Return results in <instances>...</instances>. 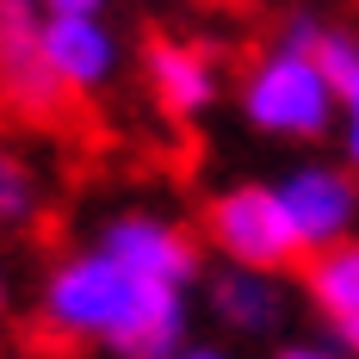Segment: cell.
<instances>
[{
  "label": "cell",
  "mask_w": 359,
  "mask_h": 359,
  "mask_svg": "<svg viewBox=\"0 0 359 359\" xmlns=\"http://www.w3.org/2000/svg\"><path fill=\"white\" fill-rule=\"evenodd\" d=\"M43 211V180L19 149L0 143V229H25Z\"/></svg>",
  "instance_id": "cell-12"
},
{
  "label": "cell",
  "mask_w": 359,
  "mask_h": 359,
  "mask_svg": "<svg viewBox=\"0 0 359 359\" xmlns=\"http://www.w3.org/2000/svg\"><path fill=\"white\" fill-rule=\"evenodd\" d=\"M0 323H6V273H0Z\"/></svg>",
  "instance_id": "cell-16"
},
{
  "label": "cell",
  "mask_w": 359,
  "mask_h": 359,
  "mask_svg": "<svg viewBox=\"0 0 359 359\" xmlns=\"http://www.w3.org/2000/svg\"><path fill=\"white\" fill-rule=\"evenodd\" d=\"M273 198L285 211V229L304 260L353 242L359 229V174H347L341 161H297L273 180Z\"/></svg>",
  "instance_id": "cell-4"
},
{
  "label": "cell",
  "mask_w": 359,
  "mask_h": 359,
  "mask_svg": "<svg viewBox=\"0 0 359 359\" xmlns=\"http://www.w3.org/2000/svg\"><path fill=\"white\" fill-rule=\"evenodd\" d=\"M37 323L56 341L74 347H106L118 359H174L186 347L192 323V291L143 279L130 266H118L106 248H74L62 254L43 291H37Z\"/></svg>",
  "instance_id": "cell-1"
},
{
  "label": "cell",
  "mask_w": 359,
  "mask_h": 359,
  "mask_svg": "<svg viewBox=\"0 0 359 359\" xmlns=\"http://www.w3.org/2000/svg\"><path fill=\"white\" fill-rule=\"evenodd\" d=\"M37 50H43L50 81L62 87V100L106 93L111 81H118V69H124V37L111 32V19H50L43 13Z\"/></svg>",
  "instance_id": "cell-6"
},
{
  "label": "cell",
  "mask_w": 359,
  "mask_h": 359,
  "mask_svg": "<svg viewBox=\"0 0 359 359\" xmlns=\"http://www.w3.org/2000/svg\"><path fill=\"white\" fill-rule=\"evenodd\" d=\"M174 359H229V353H223V347H205V341H186Z\"/></svg>",
  "instance_id": "cell-15"
},
{
  "label": "cell",
  "mask_w": 359,
  "mask_h": 359,
  "mask_svg": "<svg viewBox=\"0 0 359 359\" xmlns=\"http://www.w3.org/2000/svg\"><path fill=\"white\" fill-rule=\"evenodd\" d=\"M211 316L236 334H273L285 323V285L279 273H248V266H217L211 273Z\"/></svg>",
  "instance_id": "cell-10"
},
{
  "label": "cell",
  "mask_w": 359,
  "mask_h": 359,
  "mask_svg": "<svg viewBox=\"0 0 359 359\" xmlns=\"http://www.w3.org/2000/svg\"><path fill=\"white\" fill-rule=\"evenodd\" d=\"M37 32H43L37 0H0V106H13L19 118H56L69 100L43 69Z\"/></svg>",
  "instance_id": "cell-7"
},
{
  "label": "cell",
  "mask_w": 359,
  "mask_h": 359,
  "mask_svg": "<svg viewBox=\"0 0 359 359\" xmlns=\"http://www.w3.org/2000/svg\"><path fill=\"white\" fill-rule=\"evenodd\" d=\"M50 19H106V6L111 0H37Z\"/></svg>",
  "instance_id": "cell-13"
},
{
  "label": "cell",
  "mask_w": 359,
  "mask_h": 359,
  "mask_svg": "<svg viewBox=\"0 0 359 359\" xmlns=\"http://www.w3.org/2000/svg\"><path fill=\"white\" fill-rule=\"evenodd\" d=\"M273 359H347L341 347H323V341H291V347H279Z\"/></svg>",
  "instance_id": "cell-14"
},
{
  "label": "cell",
  "mask_w": 359,
  "mask_h": 359,
  "mask_svg": "<svg viewBox=\"0 0 359 359\" xmlns=\"http://www.w3.org/2000/svg\"><path fill=\"white\" fill-rule=\"evenodd\" d=\"M205 242L217 248L223 266H248V273H285L291 260H304L285 229V211L273 198V180H236L205 205Z\"/></svg>",
  "instance_id": "cell-3"
},
{
  "label": "cell",
  "mask_w": 359,
  "mask_h": 359,
  "mask_svg": "<svg viewBox=\"0 0 359 359\" xmlns=\"http://www.w3.org/2000/svg\"><path fill=\"white\" fill-rule=\"evenodd\" d=\"M316 62L334 81V137H341V168L359 174V37L341 25H323Z\"/></svg>",
  "instance_id": "cell-11"
},
{
  "label": "cell",
  "mask_w": 359,
  "mask_h": 359,
  "mask_svg": "<svg viewBox=\"0 0 359 359\" xmlns=\"http://www.w3.org/2000/svg\"><path fill=\"white\" fill-rule=\"evenodd\" d=\"M316 37L323 19L310 13H291L279 25V43L260 50L242 81H236V106L260 137H279V143H323L334 130V81L316 62Z\"/></svg>",
  "instance_id": "cell-2"
},
{
  "label": "cell",
  "mask_w": 359,
  "mask_h": 359,
  "mask_svg": "<svg viewBox=\"0 0 359 359\" xmlns=\"http://www.w3.org/2000/svg\"><path fill=\"white\" fill-rule=\"evenodd\" d=\"M143 81L149 100L174 124H198L223 100V62L211 43H192V37H155L143 50Z\"/></svg>",
  "instance_id": "cell-8"
},
{
  "label": "cell",
  "mask_w": 359,
  "mask_h": 359,
  "mask_svg": "<svg viewBox=\"0 0 359 359\" xmlns=\"http://www.w3.org/2000/svg\"><path fill=\"white\" fill-rule=\"evenodd\" d=\"M93 248H106L118 266H130V273H143V279H161V285H180V291L198 285V242L161 211L106 217L100 236H93Z\"/></svg>",
  "instance_id": "cell-5"
},
{
  "label": "cell",
  "mask_w": 359,
  "mask_h": 359,
  "mask_svg": "<svg viewBox=\"0 0 359 359\" xmlns=\"http://www.w3.org/2000/svg\"><path fill=\"white\" fill-rule=\"evenodd\" d=\"M304 291H310V310L323 316V328L334 334L328 347H341L347 359H359V236L328 248L310 260L304 273Z\"/></svg>",
  "instance_id": "cell-9"
}]
</instances>
